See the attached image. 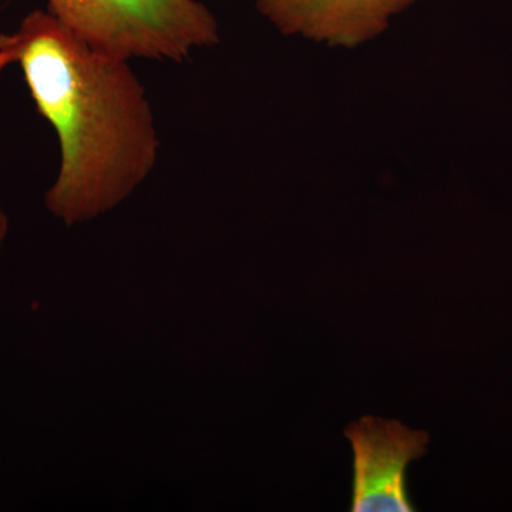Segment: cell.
<instances>
[{"mask_svg":"<svg viewBox=\"0 0 512 512\" xmlns=\"http://www.w3.org/2000/svg\"><path fill=\"white\" fill-rule=\"evenodd\" d=\"M18 64L37 110L55 128L60 168L46 210L67 227L96 220L153 173L160 137L146 87L127 60L97 52L49 12L0 35V72Z\"/></svg>","mask_w":512,"mask_h":512,"instance_id":"6da1fadb","label":"cell"},{"mask_svg":"<svg viewBox=\"0 0 512 512\" xmlns=\"http://www.w3.org/2000/svg\"><path fill=\"white\" fill-rule=\"evenodd\" d=\"M77 39L116 59L183 63L220 40L217 19L198 0H46Z\"/></svg>","mask_w":512,"mask_h":512,"instance_id":"7a4b0ae2","label":"cell"},{"mask_svg":"<svg viewBox=\"0 0 512 512\" xmlns=\"http://www.w3.org/2000/svg\"><path fill=\"white\" fill-rule=\"evenodd\" d=\"M353 450L352 512L416 511L407 467L427 453L430 436L396 420L365 416L345 429Z\"/></svg>","mask_w":512,"mask_h":512,"instance_id":"3957f363","label":"cell"},{"mask_svg":"<svg viewBox=\"0 0 512 512\" xmlns=\"http://www.w3.org/2000/svg\"><path fill=\"white\" fill-rule=\"evenodd\" d=\"M285 35L352 47L382 33L413 0H255Z\"/></svg>","mask_w":512,"mask_h":512,"instance_id":"277c9868","label":"cell"},{"mask_svg":"<svg viewBox=\"0 0 512 512\" xmlns=\"http://www.w3.org/2000/svg\"><path fill=\"white\" fill-rule=\"evenodd\" d=\"M9 235V217L0 205V249L5 244L6 238Z\"/></svg>","mask_w":512,"mask_h":512,"instance_id":"5b68a950","label":"cell"}]
</instances>
